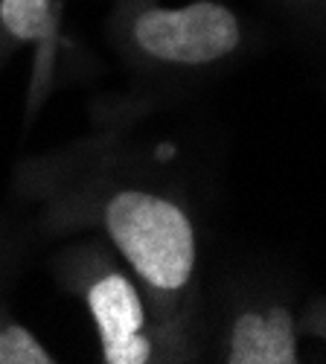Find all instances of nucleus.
I'll use <instances>...</instances> for the list:
<instances>
[{
    "label": "nucleus",
    "mask_w": 326,
    "mask_h": 364,
    "mask_svg": "<svg viewBox=\"0 0 326 364\" xmlns=\"http://www.w3.org/2000/svg\"><path fill=\"white\" fill-rule=\"evenodd\" d=\"M58 213L102 233L140 283L172 361H192L198 233L187 204L137 181H105L65 196Z\"/></svg>",
    "instance_id": "f257e3e1"
},
{
    "label": "nucleus",
    "mask_w": 326,
    "mask_h": 364,
    "mask_svg": "<svg viewBox=\"0 0 326 364\" xmlns=\"http://www.w3.org/2000/svg\"><path fill=\"white\" fill-rule=\"evenodd\" d=\"M62 283L79 294L99 341L105 364L172 361L140 283L99 239H85L55 259Z\"/></svg>",
    "instance_id": "7ed1b4c3"
},
{
    "label": "nucleus",
    "mask_w": 326,
    "mask_h": 364,
    "mask_svg": "<svg viewBox=\"0 0 326 364\" xmlns=\"http://www.w3.org/2000/svg\"><path fill=\"white\" fill-rule=\"evenodd\" d=\"M294 4H300L306 9H315V12H323L326 15V0H294Z\"/></svg>",
    "instance_id": "6e6552de"
},
{
    "label": "nucleus",
    "mask_w": 326,
    "mask_h": 364,
    "mask_svg": "<svg viewBox=\"0 0 326 364\" xmlns=\"http://www.w3.org/2000/svg\"><path fill=\"white\" fill-rule=\"evenodd\" d=\"M58 41V0H0V58L18 47H36L38 73H53Z\"/></svg>",
    "instance_id": "39448f33"
},
{
    "label": "nucleus",
    "mask_w": 326,
    "mask_h": 364,
    "mask_svg": "<svg viewBox=\"0 0 326 364\" xmlns=\"http://www.w3.org/2000/svg\"><path fill=\"white\" fill-rule=\"evenodd\" d=\"M219 355L227 364H298L300 315L271 297L239 303L224 323Z\"/></svg>",
    "instance_id": "20e7f679"
},
{
    "label": "nucleus",
    "mask_w": 326,
    "mask_h": 364,
    "mask_svg": "<svg viewBox=\"0 0 326 364\" xmlns=\"http://www.w3.org/2000/svg\"><path fill=\"white\" fill-rule=\"evenodd\" d=\"M55 353L29 326L0 309V364H53Z\"/></svg>",
    "instance_id": "423d86ee"
},
{
    "label": "nucleus",
    "mask_w": 326,
    "mask_h": 364,
    "mask_svg": "<svg viewBox=\"0 0 326 364\" xmlns=\"http://www.w3.org/2000/svg\"><path fill=\"white\" fill-rule=\"evenodd\" d=\"M114 38L137 68L161 76H204L233 62L245 44V26L222 0H120Z\"/></svg>",
    "instance_id": "f03ea898"
},
{
    "label": "nucleus",
    "mask_w": 326,
    "mask_h": 364,
    "mask_svg": "<svg viewBox=\"0 0 326 364\" xmlns=\"http://www.w3.org/2000/svg\"><path fill=\"white\" fill-rule=\"evenodd\" d=\"M300 332H306V336L317 341H326V297L312 300L300 312Z\"/></svg>",
    "instance_id": "0eeeda50"
}]
</instances>
